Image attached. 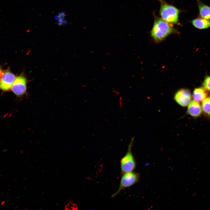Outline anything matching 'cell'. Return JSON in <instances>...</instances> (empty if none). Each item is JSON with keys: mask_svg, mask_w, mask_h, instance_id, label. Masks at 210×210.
Returning a JSON list of instances; mask_svg holds the SVG:
<instances>
[{"mask_svg": "<svg viewBox=\"0 0 210 210\" xmlns=\"http://www.w3.org/2000/svg\"><path fill=\"white\" fill-rule=\"evenodd\" d=\"M154 22L151 32V35L154 40L159 43L169 35L178 33L172 24L165 21L154 14Z\"/></svg>", "mask_w": 210, "mask_h": 210, "instance_id": "cell-1", "label": "cell"}, {"mask_svg": "<svg viewBox=\"0 0 210 210\" xmlns=\"http://www.w3.org/2000/svg\"><path fill=\"white\" fill-rule=\"evenodd\" d=\"M159 1L160 4L159 13L161 18L172 24H178L180 10L164 0Z\"/></svg>", "mask_w": 210, "mask_h": 210, "instance_id": "cell-2", "label": "cell"}, {"mask_svg": "<svg viewBox=\"0 0 210 210\" xmlns=\"http://www.w3.org/2000/svg\"><path fill=\"white\" fill-rule=\"evenodd\" d=\"M134 140V138H132L129 145L126 153L120 161L121 171L123 174L132 172L136 167V162L132 151Z\"/></svg>", "mask_w": 210, "mask_h": 210, "instance_id": "cell-3", "label": "cell"}, {"mask_svg": "<svg viewBox=\"0 0 210 210\" xmlns=\"http://www.w3.org/2000/svg\"><path fill=\"white\" fill-rule=\"evenodd\" d=\"M120 182L118 190L112 196L114 197L118 194L123 189L130 187L137 182L139 178L137 173L132 172L123 174Z\"/></svg>", "mask_w": 210, "mask_h": 210, "instance_id": "cell-4", "label": "cell"}, {"mask_svg": "<svg viewBox=\"0 0 210 210\" xmlns=\"http://www.w3.org/2000/svg\"><path fill=\"white\" fill-rule=\"evenodd\" d=\"M27 80L25 76L21 74L15 78L11 89L13 93L18 96H22L27 92Z\"/></svg>", "mask_w": 210, "mask_h": 210, "instance_id": "cell-5", "label": "cell"}, {"mask_svg": "<svg viewBox=\"0 0 210 210\" xmlns=\"http://www.w3.org/2000/svg\"><path fill=\"white\" fill-rule=\"evenodd\" d=\"M174 99L178 104L182 107H186L191 101L190 92L188 89H181L175 93Z\"/></svg>", "mask_w": 210, "mask_h": 210, "instance_id": "cell-6", "label": "cell"}, {"mask_svg": "<svg viewBox=\"0 0 210 210\" xmlns=\"http://www.w3.org/2000/svg\"><path fill=\"white\" fill-rule=\"evenodd\" d=\"M15 76L9 71H5L0 76V88L4 91H7L11 89L15 79Z\"/></svg>", "mask_w": 210, "mask_h": 210, "instance_id": "cell-7", "label": "cell"}, {"mask_svg": "<svg viewBox=\"0 0 210 210\" xmlns=\"http://www.w3.org/2000/svg\"><path fill=\"white\" fill-rule=\"evenodd\" d=\"M202 110L201 106L198 102L192 101L188 105L187 113L191 116L196 117L201 115Z\"/></svg>", "mask_w": 210, "mask_h": 210, "instance_id": "cell-8", "label": "cell"}, {"mask_svg": "<svg viewBox=\"0 0 210 210\" xmlns=\"http://www.w3.org/2000/svg\"><path fill=\"white\" fill-rule=\"evenodd\" d=\"M197 4L199 11V17L210 20V6L197 0Z\"/></svg>", "mask_w": 210, "mask_h": 210, "instance_id": "cell-9", "label": "cell"}, {"mask_svg": "<svg viewBox=\"0 0 210 210\" xmlns=\"http://www.w3.org/2000/svg\"><path fill=\"white\" fill-rule=\"evenodd\" d=\"M192 25L199 29H206L210 27V20L200 17L193 19L191 21Z\"/></svg>", "mask_w": 210, "mask_h": 210, "instance_id": "cell-10", "label": "cell"}, {"mask_svg": "<svg viewBox=\"0 0 210 210\" xmlns=\"http://www.w3.org/2000/svg\"><path fill=\"white\" fill-rule=\"evenodd\" d=\"M206 90L203 87H199L195 89L192 94L194 100L198 103L202 102L207 97Z\"/></svg>", "mask_w": 210, "mask_h": 210, "instance_id": "cell-11", "label": "cell"}, {"mask_svg": "<svg viewBox=\"0 0 210 210\" xmlns=\"http://www.w3.org/2000/svg\"><path fill=\"white\" fill-rule=\"evenodd\" d=\"M202 109L204 113L210 116V97H206L202 102Z\"/></svg>", "mask_w": 210, "mask_h": 210, "instance_id": "cell-12", "label": "cell"}, {"mask_svg": "<svg viewBox=\"0 0 210 210\" xmlns=\"http://www.w3.org/2000/svg\"><path fill=\"white\" fill-rule=\"evenodd\" d=\"M202 86L206 90L210 91V76H206L202 83Z\"/></svg>", "mask_w": 210, "mask_h": 210, "instance_id": "cell-13", "label": "cell"}, {"mask_svg": "<svg viewBox=\"0 0 210 210\" xmlns=\"http://www.w3.org/2000/svg\"><path fill=\"white\" fill-rule=\"evenodd\" d=\"M66 15V12L65 11L60 12L55 16V20L57 21L61 20L64 19Z\"/></svg>", "mask_w": 210, "mask_h": 210, "instance_id": "cell-14", "label": "cell"}, {"mask_svg": "<svg viewBox=\"0 0 210 210\" xmlns=\"http://www.w3.org/2000/svg\"><path fill=\"white\" fill-rule=\"evenodd\" d=\"M57 22L59 26H62L66 24L67 21L64 19L57 21Z\"/></svg>", "mask_w": 210, "mask_h": 210, "instance_id": "cell-15", "label": "cell"}, {"mask_svg": "<svg viewBox=\"0 0 210 210\" xmlns=\"http://www.w3.org/2000/svg\"><path fill=\"white\" fill-rule=\"evenodd\" d=\"M2 73V71L1 70V68L0 67V76H1Z\"/></svg>", "mask_w": 210, "mask_h": 210, "instance_id": "cell-16", "label": "cell"}]
</instances>
